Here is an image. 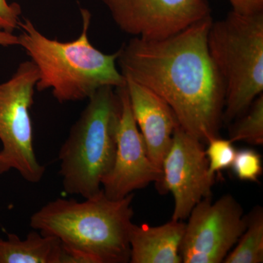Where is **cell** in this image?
Masks as SVG:
<instances>
[{"instance_id":"6da1fadb","label":"cell","mask_w":263,"mask_h":263,"mask_svg":"<svg viewBox=\"0 0 263 263\" xmlns=\"http://www.w3.org/2000/svg\"><path fill=\"white\" fill-rule=\"evenodd\" d=\"M213 21L211 15L163 39L132 37L117 51L124 79L163 99L180 127L205 145L219 136L226 100L208 46Z\"/></svg>"},{"instance_id":"7a4b0ae2","label":"cell","mask_w":263,"mask_h":263,"mask_svg":"<svg viewBox=\"0 0 263 263\" xmlns=\"http://www.w3.org/2000/svg\"><path fill=\"white\" fill-rule=\"evenodd\" d=\"M133 198L111 200L103 189L84 201L57 198L34 212L29 226L60 240L63 263L129 262Z\"/></svg>"},{"instance_id":"3957f363","label":"cell","mask_w":263,"mask_h":263,"mask_svg":"<svg viewBox=\"0 0 263 263\" xmlns=\"http://www.w3.org/2000/svg\"><path fill=\"white\" fill-rule=\"evenodd\" d=\"M82 29L74 41H59L43 34L32 21L21 22L18 46L37 67L36 89H51L60 103L89 99L104 86L120 88L125 79L117 67L118 51L107 54L89 39L91 14L81 9Z\"/></svg>"},{"instance_id":"277c9868","label":"cell","mask_w":263,"mask_h":263,"mask_svg":"<svg viewBox=\"0 0 263 263\" xmlns=\"http://www.w3.org/2000/svg\"><path fill=\"white\" fill-rule=\"evenodd\" d=\"M59 153L64 191L84 198L101 191L113 166L122 101L116 88L104 86L89 99Z\"/></svg>"},{"instance_id":"5b68a950","label":"cell","mask_w":263,"mask_h":263,"mask_svg":"<svg viewBox=\"0 0 263 263\" xmlns=\"http://www.w3.org/2000/svg\"><path fill=\"white\" fill-rule=\"evenodd\" d=\"M208 46L226 89L223 124L229 125L263 93V13L232 10L213 21Z\"/></svg>"},{"instance_id":"8992f818","label":"cell","mask_w":263,"mask_h":263,"mask_svg":"<svg viewBox=\"0 0 263 263\" xmlns=\"http://www.w3.org/2000/svg\"><path fill=\"white\" fill-rule=\"evenodd\" d=\"M38 79L37 67L27 60L8 80L0 83V175L15 170L32 183L40 182L46 171L33 146L30 109Z\"/></svg>"},{"instance_id":"52a82bcc","label":"cell","mask_w":263,"mask_h":263,"mask_svg":"<svg viewBox=\"0 0 263 263\" xmlns=\"http://www.w3.org/2000/svg\"><path fill=\"white\" fill-rule=\"evenodd\" d=\"M180 255L183 263H221L243 234L247 215L231 195L197 203L188 216Z\"/></svg>"},{"instance_id":"ba28073f","label":"cell","mask_w":263,"mask_h":263,"mask_svg":"<svg viewBox=\"0 0 263 263\" xmlns=\"http://www.w3.org/2000/svg\"><path fill=\"white\" fill-rule=\"evenodd\" d=\"M205 144L182 128H176L162 164V176L156 183L160 194L174 198L172 219H187L194 207L212 196L215 176L209 172Z\"/></svg>"},{"instance_id":"9c48e42d","label":"cell","mask_w":263,"mask_h":263,"mask_svg":"<svg viewBox=\"0 0 263 263\" xmlns=\"http://www.w3.org/2000/svg\"><path fill=\"white\" fill-rule=\"evenodd\" d=\"M114 23L132 37L160 40L211 16L205 0H100Z\"/></svg>"},{"instance_id":"30bf717a","label":"cell","mask_w":263,"mask_h":263,"mask_svg":"<svg viewBox=\"0 0 263 263\" xmlns=\"http://www.w3.org/2000/svg\"><path fill=\"white\" fill-rule=\"evenodd\" d=\"M122 112L117 135V149L113 166L102 181L105 196L120 200L151 183H158L162 176L147 152L146 144L133 117L126 85L117 88Z\"/></svg>"},{"instance_id":"8fae6325","label":"cell","mask_w":263,"mask_h":263,"mask_svg":"<svg viewBox=\"0 0 263 263\" xmlns=\"http://www.w3.org/2000/svg\"><path fill=\"white\" fill-rule=\"evenodd\" d=\"M126 87L133 117L143 136L151 160L162 170L164 156L179 123L174 110L153 91L130 79Z\"/></svg>"},{"instance_id":"7c38bea8","label":"cell","mask_w":263,"mask_h":263,"mask_svg":"<svg viewBox=\"0 0 263 263\" xmlns=\"http://www.w3.org/2000/svg\"><path fill=\"white\" fill-rule=\"evenodd\" d=\"M186 224L171 219L160 226L133 224L129 232L131 263H181Z\"/></svg>"},{"instance_id":"4fadbf2b","label":"cell","mask_w":263,"mask_h":263,"mask_svg":"<svg viewBox=\"0 0 263 263\" xmlns=\"http://www.w3.org/2000/svg\"><path fill=\"white\" fill-rule=\"evenodd\" d=\"M63 253L58 238L35 230L25 240L13 233L0 238V263H62Z\"/></svg>"},{"instance_id":"5bb4252c","label":"cell","mask_w":263,"mask_h":263,"mask_svg":"<svg viewBox=\"0 0 263 263\" xmlns=\"http://www.w3.org/2000/svg\"><path fill=\"white\" fill-rule=\"evenodd\" d=\"M247 217V226L235 247L224 259V263L263 262V211L255 207Z\"/></svg>"},{"instance_id":"9a60e30c","label":"cell","mask_w":263,"mask_h":263,"mask_svg":"<svg viewBox=\"0 0 263 263\" xmlns=\"http://www.w3.org/2000/svg\"><path fill=\"white\" fill-rule=\"evenodd\" d=\"M230 124L229 140L243 141L254 146L263 143V93L251 104L245 113Z\"/></svg>"},{"instance_id":"2e32d148","label":"cell","mask_w":263,"mask_h":263,"mask_svg":"<svg viewBox=\"0 0 263 263\" xmlns=\"http://www.w3.org/2000/svg\"><path fill=\"white\" fill-rule=\"evenodd\" d=\"M207 145L205 152L211 174L215 176L216 173L231 167L236 153L233 142L219 136L213 138Z\"/></svg>"},{"instance_id":"e0dca14e","label":"cell","mask_w":263,"mask_h":263,"mask_svg":"<svg viewBox=\"0 0 263 263\" xmlns=\"http://www.w3.org/2000/svg\"><path fill=\"white\" fill-rule=\"evenodd\" d=\"M230 167L238 179L255 182L262 173L261 156L251 148H241L236 151Z\"/></svg>"},{"instance_id":"ac0fdd59","label":"cell","mask_w":263,"mask_h":263,"mask_svg":"<svg viewBox=\"0 0 263 263\" xmlns=\"http://www.w3.org/2000/svg\"><path fill=\"white\" fill-rule=\"evenodd\" d=\"M22 8L18 3L0 0V31L13 33L20 27Z\"/></svg>"},{"instance_id":"d6986e66","label":"cell","mask_w":263,"mask_h":263,"mask_svg":"<svg viewBox=\"0 0 263 263\" xmlns=\"http://www.w3.org/2000/svg\"><path fill=\"white\" fill-rule=\"evenodd\" d=\"M228 1L233 7V11L238 14L251 15L263 13V0H228Z\"/></svg>"},{"instance_id":"ffe728a7","label":"cell","mask_w":263,"mask_h":263,"mask_svg":"<svg viewBox=\"0 0 263 263\" xmlns=\"http://www.w3.org/2000/svg\"><path fill=\"white\" fill-rule=\"evenodd\" d=\"M0 46H5V47L18 46V36L15 35L13 33L0 31Z\"/></svg>"}]
</instances>
